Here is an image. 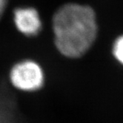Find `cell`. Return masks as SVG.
I'll use <instances>...</instances> for the list:
<instances>
[{"instance_id": "cell-3", "label": "cell", "mask_w": 123, "mask_h": 123, "mask_svg": "<svg viewBox=\"0 0 123 123\" xmlns=\"http://www.w3.org/2000/svg\"><path fill=\"white\" fill-rule=\"evenodd\" d=\"M13 20L16 28L26 37L37 36L42 28L38 11L33 7H19L14 9Z\"/></svg>"}, {"instance_id": "cell-5", "label": "cell", "mask_w": 123, "mask_h": 123, "mask_svg": "<svg viewBox=\"0 0 123 123\" xmlns=\"http://www.w3.org/2000/svg\"><path fill=\"white\" fill-rule=\"evenodd\" d=\"M7 5V0H0V19L3 16Z\"/></svg>"}, {"instance_id": "cell-2", "label": "cell", "mask_w": 123, "mask_h": 123, "mask_svg": "<svg viewBox=\"0 0 123 123\" xmlns=\"http://www.w3.org/2000/svg\"><path fill=\"white\" fill-rule=\"evenodd\" d=\"M9 80L16 89L33 92L39 90L45 83V74L41 65L32 59L15 63L10 70Z\"/></svg>"}, {"instance_id": "cell-1", "label": "cell", "mask_w": 123, "mask_h": 123, "mask_svg": "<svg viewBox=\"0 0 123 123\" xmlns=\"http://www.w3.org/2000/svg\"><path fill=\"white\" fill-rule=\"evenodd\" d=\"M54 44L62 55L80 58L92 47L97 37L96 15L88 5L67 3L59 7L52 19Z\"/></svg>"}, {"instance_id": "cell-4", "label": "cell", "mask_w": 123, "mask_h": 123, "mask_svg": "<svg viewBox=\"0 0 123 123\" xmlns=\"http://www.w3.org/2000/svg\"><path fill=\"white\" fill-rule=\"evenodd\" d=\"M112 54L118 62L123 65V35L117 37L114 40L112 46Z\"/></svg>"}]
</instances>
